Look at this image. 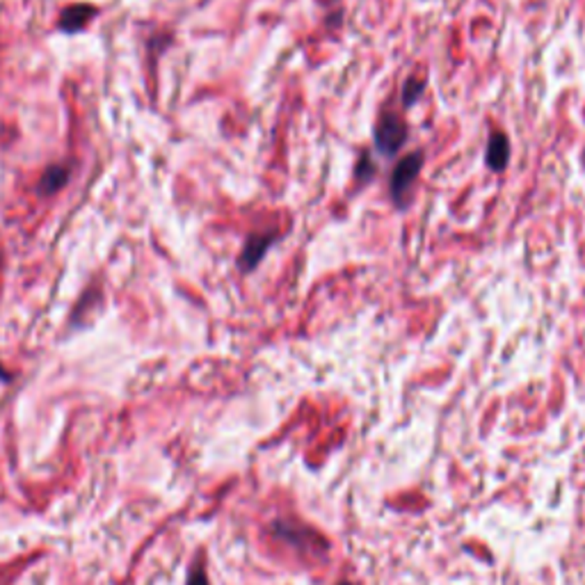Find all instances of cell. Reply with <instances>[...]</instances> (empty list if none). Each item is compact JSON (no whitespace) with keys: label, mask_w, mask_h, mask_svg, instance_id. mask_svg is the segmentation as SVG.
Instances as JSON below:
<instances>
[{"label":"cell","mask_w":585,"mask_h":585,"mask_svg":"<svg viewBox=\"0 0 585 585\" xmlns=\"http://www.w3.org/2000/svg\"><path fill=\"white\" fill-rule=\"evenodd\" d=\"M405 142V124L398 119V117H389L380 119L378 124V131H375V144L382 153H394L398 151V147Z\"/></svg>","instance_id":"obj_1"},{"label":"cell","mask_w":585,"mask_h":585,"mask_svg":"<svg viewBox=\"0 0 585 585\" xmlns=\"http://www.w3.org/2000/svg\"><path fill=\"white\" fill-rule=\"evenodd\" d=\"M418 169H421V156H410V158H405L395 167L394 181H391V192H394V197H402L410 191L411 181L417 179Z\"/></svg>","instance_id":"obj_2"},{"label":"cell","mask_w":585,"mask_h":585,"mask_svg":"<svg viewBox=\"0 0 585 585\" xmlns=\"http://www.w3.org/2000/svg\"><path fill=\"white\" fill-rule=\"evenodd\" d=\"M94 14H96V10L92 5L67 7V10L62 12V16H60V30H64V32L83 30L85 23L90 21Z\"/></svg>","instance_id":"obj_3"},{"label":"cell","mask_w":585,"mask_h":585,"mask_svg":"<svg viewBox=\"0 0 585 585\" xmlns=\"http://www.w3.org/2000/svg\"><path fill=\"white\" fill-rule=\"evenodd\" d=\"M69 181V169L67 167H48L46 175L42 176V183H39V191L44 195H51V192H58L64 183Z\"/></svg>","instance_id":"obj_4"},{"label":"cell","mask_w":585,"mask_h":585,"mask_svg":"<svg viewBox=\"0 0 585 585\" xmlns=\"http://www.w3.org/2000/svg\"><path fill=\"white\" fill-rule=\"evenodd\" d=\"M487 160L494 169L506 167L508 163V140L503 135H494L490 140V147H487Z\"/></svg>","instance_id":"obj_5"},{"label":"cell","mask_w":585,"mask_h":585,"mask_svg":"<svg viewBox=\"0 0 585 585\" xmlns=\"http://www.w3.org/2000/svg\"><path fill=\"white\" fill-rule=\"evenodd\" d=\"M188 585H208L204 570L195 567V570H192V574H191V579H188Z\"/></svg>","instance_id":"obj_6"},{"label":"cell","mask_w":585,"mask_h":585,"mask_svg":"<svg viewBox=\"0 0 585 585\" xmlns=\"http://www.w3.org/2000/svg\"><path fill=\"white\" fill-rule=\"evenodd\" d=\"M0 380H5V382H10V380H12V375L7 373L5 369H3V364H0Z\"/></svg>","instance_id":"obj_7"},{"label":"cell","mask_w":585,"mask_h":585,"mask_svg":"<svg viewBox=\"0 0 585 585\" xmlns=\"http://www.w3.org/2000/svg\"><path fill=\"white\" fill-rule=\"evenodd\" d=\"M345 585H348V583H345Z\"/></svg>","instance_id":"obj_8"}]
</instances>
